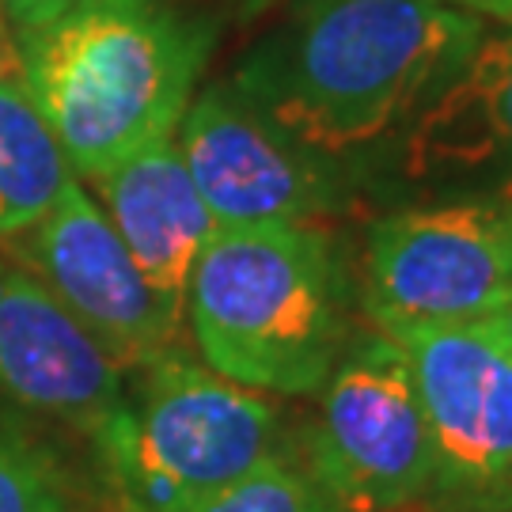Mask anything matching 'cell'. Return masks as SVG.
<instances>
[{
	"label": "cell",
	"instance_id": "277c9868",
	"mask_svg": "<svg viewBox=\"0 0 512 512\" xmlns=\"http://www.w3.org/2000/svg\"><path fill=\"white\" fill-rule=\"evenodd\" d=\"M281 406L183 357L145 368L141 391L95 437L126 512H190L285 456Z\"/></svg>",
	"mask_w": 512,
	"mask_h": 512
},
{
	"label": "cell",
	"instance_id": "5b68a950",
	"mask_svg": "<svg viewBox=\"0 0 512 512\" xmlns=\"http://www.w3.org/2000/svg\"><path fill=\"white\" fill-rule=\"evenodd\" d=\"M315 399L304 471L338 512H399L433 494V444L391 334H353Z\"/></svg>",
	"mask_w": 512,
	"mask_h": 512
},
{
	"label": "cell",
	"instance_id": "2e32d148",
	"mask_svg": "<svg viewBox=\"0 0 512 512\" xmlns=\"http://www.w3.org/2000/svg\"><path fill=\"white\" fill-rule=\"evenodd\" d=\"M80 0H0V12L8 19V27L16 31V38H27L42 31L46 23H54L57 16H65Z\"/></svg>",
	"mask_w": 512,
	"mask_h": 512
},
{
	"label": "cell",
	"instance_id": "7a4b0ae2",
	"mask_svg": "<svg viewBox=\"0 0 512 512\" xmlns=\"http://www.w3.org/2000/svg\"><path fill=\"white\" fill-rule=\"evenodd\" d=\"M213 38L175 0H80L19 38L23 80L80 183L175 137Z\"/></svg>",
	"mask_w": 512,
	"mask_h": 512
},
{
	"label": "cell",
	"instance_id": "ac0fdd59",
	"mask_svg": "<svg viewBox=\"0 0 512 512\" xmlns=\"http://www.w3.org/2000/svg\"><path fill=\"white\" fill-rule=\"evenodd\" d=\"M486 323L497 330V338H501V342L509 346V353H512V289H509V296L497 304V311L486 319Z\"/></svg>",
	"mask_w": 512,
	"mask_h": 512
},
{
	"label": "cell",
	"instance_id": "7c38bea8",
	"mask_svg": "<svg viewBox=\"0 0 512 512\" xmlns=\"http://www.w3.org/2000/svg\"><path fill=\"white\" fill-rule=\"evenodd\" d=\"M95 202L103 205L129 258L175 323H186V289L217 224L183 164L175 137L133 152L107 175L92 179Z\"/></svg>",
	"mask_w": 512,
	"mask_h": 512
},
{
	"label": "cell",
	"instance_id": "d6986e66",
	"mask_svg": "<svg viewBox=\"0 0 512 512\" xmlns=\"http://www.w3.org/2000/svg\"><path fill=\"white\" fill-rule=\"evenodd\" d=\"M459 8H467V12H475V16H497V19H512V8L509 0H452Z\"/></svg>",
	"mask_w": 512,
	"mask_h": 512
},
{
	"label": "cell",
	"instance_id": "8fae6325",
	"mask_svg": "<svg viewBox=\"0 0 512 512\" xmlns=\"http://www.w3.org/2000/svg\"><path fill=\"white\" fill-rule=\"evenodd\" d=\"M403 171L425 186H471L512 202V31L471 57L403 129Z\"/></svg>",
	"mask_w": 512,
	"mask_h": 512
},
{
	"label": "cell",
	"instance_id": "5bb4252c",
	"mask_svg": "<svg viewBox=\"0 0 512 512\" xmlns=\"http://www.w3.org/2000/svg\"><path fill=\"white\" fill-rule=\"evenodd\" d=\"M0 512H73V486L50 448L0 429Z\"/></svg>",
	"mask_w": 512,
	"mask_h": 512
},
{
	"label": "cell",
	"instance_id": "e0dca14e",
	"mask_svg": "<svg viewBox=\"0 0 512 512\" xmlns=\"http://www.w3.org/2000/svg\"><path fill=\"white\" fill-rule=\"evenodd\" d=\"M12 76H23V54H19L16 31L8 27V19L0 12V84L12 80Z\"/></svg>",
	"mask_w": 512,
	"mask_h": 512
},
{
	"label": "cell",
	"instance_id": "3957f363",
	"mask_svg": "<svg viewBox=\"0 0 512 512\" xmlns=\"http://www.w3.org/2000/svg\"><path fill=\"white\" fill-rule=\"evenodd\" d=\"M186 323L220 376L281 399L319 395L353 338L346 277L327 232L220 228L190 274Z\"/></svg>",
	"mask_w": 512,
	"mask_h": 512
},
{
	"label": "cell",
	"instance_id": "ba28073f",
	"mask_svg": "<svg viewBox=\"0 0 512 512\" xmlns=\"http://www.w3.org/2000/svg\"><path fill=\"white\" fill-rule=\"evenodd\" d=\"M175 145L217 232L315 224L342 205L327 156L289 141L232 84H209L190 99Z\"/></svg>",
	"mask_w": 512,
	"mask_h": 512
},
{
	"label": "cell",
	"instance_id": "9c48e42d",
	"mask_svg": "<svg viewBox=\"0 0 512 512\" xmlns=\"http://www.w3.org/2000/svg\"><path fill=\"white\" fill-rule=\"evenodd\" d=\"M23 266L126 372L175 353L179 327L148 289L103 205L76 179L23 236Z\"/></svg>",
	"mask_w": 512,
	"mask_h": 512
},
{
	"label": "cell",
	"instance_id": "6da1fadb",
	"mask_svg": "<svg viewBox=\"0 0 512 512\" xmlns=\"http://www.w3.org/2000/svg\"><path fill=\"white\" fill-rule=\"evenodd\" d=\"M482 42L452 0H296L236 65L232 88L315 156L406 129Z\"/></svg>",
	"mask_w": 512,
	"mask_h": 512
},
{
	"label": "cell",
	"instance_id": "4fadbf2b",
	"mask_svg": "<svg viewBox=\"0 0 512 512\" xmlns=\"http://www.w3.org/2000/svg\"><path fill=\"white\" fill-rule=\"evenodd\" d=\"M76 171L23 76L0 84V239H23L46 217Z\"/></svg>",
	"mask_w": 512,
	"mask_h": 512
},
{
	"label": "cell",
	"instance_id": "52a82bcc",
	"mask_svg": "<svg viewBox=\"0 0 512 512\" xmlns=\"http://www.w3.org/2000/svg\"><path fill=\"white\" fill-rule=\"evenodd\" d=\"M406 353L448 512H512V353L482 323L391 334Z\"/></svg>",
	"mask_w": 512,
	"mask_h": 512
},
{
	"label": "cell",
	"instance_id": "30bf717a",
	"mask_svg": "<svg viewBox=\"0 0 512 512\" xmlns=\"http://www.w3.org/2000/svg\"><path fill=\"white\" fill-rule=\"evenodd\" d=\"M0 395L99 437L126 410V368L23 262L0 255Z\"/></svg>",
	"mask_w": 512,
	"mask_h": 512
},
{
	"label": "cell",
	"instance_id": "8992f818",
	"mask_svg": "<svg viewBox=\"0 0 512 512\" xmlns=\"http://www.w3.org/2000/svg\"><path fill=\"white\" fill-rule=\"evenodd\" d=\"M509 289V198L410 205L368 228L365 308L384 334L482 323Z\"/></svg>",
	"mask_w": 512,
	"mask_h": 512
},
{
	"label": "cell",
	"instance_id": "9a60e30c",
	"mask_svg": "<svg viewBox=\"0 0 512 512\" xmlns=\"http://www.w3.org/2000/svg\"><path fill=\"white\" fill-rule=\"evenodd\" d=\"M190 512H338V505L304 467L281 456Z\"/></svg>",
	"mask_w": 512,
	"mask_h": 512
},
{
	"label": "cell",
	"instance_id": "ffe728a7",
	"mask_svg": "<svg viewBox=\"0 0 512 512\" xmlns=\"http://www.w3.org/2000/svg\"><path fill=\"white\" fill-rule=\"evenodd\" d=\"M236 12H243V16H258V12H266L270 4H277V0H228Z\"/></svg>",
	"mask_w": 512,
	"mask_h": 512
},
{
	"label": "cell",
	"instance_id": "44dd1931",
	"mask_svg": "<svg viewBox=\"0 0 512 512\" xmlns=\"http://www.w3.org/2000/svg\"><path fill=\"white\" fill-rule=\"evenodd\" d=\"M509 8H512V0H509Z\"/></svg>",
	"mask_w": 512,
	"mask_h": 512
}]
</instances>
